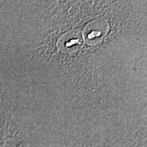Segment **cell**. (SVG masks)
Returning a JSON list of instances; mask_svg holds the SVG:
<instances>
[{
	"instance_id": "obj_1",
	"label": "cell",
	"mask_w": 147,
	"mask_h": 147,
	"mask_svg": "<svg viewBox=\"0 0 147 147\" xmlns=\"http://www.w3.org/2000/svg\"><path fill=\"white\" fill-rule=\"evenodd\" d=\"M108 25L105 21L97 20L86 27L84 31L85 39L88 43L95 44L100 42L107 33Z\"/></svg>"
},
{
	"instance_id": "obj_2",
	"label": "cell",
	"mask_w": 147,
	"mask_h": 147,
	"mask_svg": "<svg viewBox=\"0 0 147 147\" xmlns=\"http://www.w3.org/2000/svg\"><path fill=\"white\" fill-rule=\"evenodd\" d=\"M81 36L78 32H71L63 38L62 46L64 49H69L72 47H77L81 44Z\"/></svg>"
},
{
	"instance_id": "obj_3",
	"label": "cell",
	"mask_w": 147,
	"mask_h": 147,
	"mask_svg": "<svg viewBox=\"0 0 147 147\" xmlns=\"http://www.w3.org/2000/svg\"><path fill=\"white\" fill-rule=\"evenodd\" d=\"M1 145H2V144H0V147H1Z\"/></svg>"
}]
</instances>
